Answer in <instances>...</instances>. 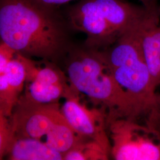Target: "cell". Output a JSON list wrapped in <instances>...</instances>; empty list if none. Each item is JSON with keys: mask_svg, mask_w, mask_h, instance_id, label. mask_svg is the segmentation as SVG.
<instances>
[{"mask_svg": "<svg viewBox=\"0 0 160 160\" xmlns=\"http://www.w3.org/2000/svg\"><path fill=\"white\" fill-rule=\"evenodd\" d=\"M78 96L76 94L65 98L61 108L64 116L80 137L96 141L111 151L106 129L108 114L98 109L87 108L80 103Z\"/></svg>", "mask_w": 160, "mask_h": 160, "instance_id": "8", "label": "cell"}, {"mask_svg": "<svg viewBox=\"0 0 160 160\" xmlns=\"http://www.w3.org/2000/svg\"><path fill=\"white\" fill-rule=\"evenodd\" d=\"M112 29L120 37L130 30L151 20L160 19L159 12L122 0H95Z\"/></svg>", "mask_w": 160, "mask_h": 160, "instance_id": "9", "label": "cell"}, {"mask_svg": "<svg viewBox=\"0 0 160 160\" xmlns=\"http://www.w3.org/2000/svg\"><path fill=\"white\" fill-rule=\"evenodd\" d=\"M111 151L96 141L82 138L63 155L64 160H106Z\"/></svg>", "mask_w": 160, "mask_h": 160, "instance_id": "12", "label": "cell"}, {"mask_svg": "<svg viewBox=\"0 0 160 160\" xmlns=\"http://www.w3.org/2000/svg\"><path fill=\"white\" fill-rule=\"evenodd\" d=\"M4 156L11 160H62L63 155L39 140L12 135Z\"/></svg>", "mask_w": 160, "mask_h": 160, "instance_id": "10", "label": "cell"}, {"mask_svg": "<svg viewBox=\"0 0 160 160\" xmlns=\"http://www.w3.org/2000/svg\"><path fill=\"white\" fill-rule=\"evenodd\" d=\"M65 59L71 87L93 103L108 109V119L126 118L137 120L128 96L115 80L100 50L86 45L72 46Z\"/></svg>", "mask_w": 160, "mask_h": 160, "instance_id": "3", "label": "cell"}, {"mask_svg": "<svg viewBox=\"0 0 160 160\" xmlns=\"http://www.w3.org/2000/svg\"><path fill=\"white\" fill-rule=\"evenodd\" d=\"M56 6L38 0H0L1 42L26 57L58 63L73 46Z\"/></svg>", "mask_w": 160, "mask_h": 160, "instance_id": "1", "label": "cell"}, {"mask_svg": "<svg viewBox=\"0 0 160 160\" xmlns=\"http://www.w3.org/2000/svg\"><path fill=\"white\" fill-rule=\"evenodd\" d=\"M18 55L26 73L24 97L34 102L52 104L58 103L61 98L78 94L57 63L43 60L42 63L38 62L32 58Z\"/></svg>", "mask_w": 160, "mask_h": 160, "instance_id": "6", "label": "cell"}, {"mask_svg": "<svg viewBox=\"0 0 160 160\" xmlns=\"http://www.w3.org/2000/svg\"><path fill=\"white\" fill-rule=\"evenodd\" d=\"M143 56L156 89L160 85V25L145 29L142 37Z\"/></svg>", "mask_w": 160, "mask_h": 160, "instance_id": "11", "label": "cell"}, {"mask_svg": "<svg viewBox=\"0 0 160 160\" xmlns=\"http://www.w3.org/2000/svg\"><path fill=\"white\" fill-rule=\"evenodd\" d=\"M16 52L2 42L0 44V72L6 68V66L14 58Z\"/></svg>", "mask_w": 160, "mask_h": 160, "instance_id": "14", "label": "cell"}, {"mask_svg": "<svg viewBox=\"0 0 160 160\" xmlns=\"http://www.w3.org/2000/svg\"><path fill=\"white\" fill-rule=\"evenodd\" d=\"M12 130L9 118L0 114V158L4 157L12 137Z\"/></svg>", "mask_w": 160, "mask_h": 160, "instance_id": "13", "label": "cell"}, {"mask_svg": "<svg viewBox=\"0 0 160 160\" xmlns=\"http://www.w3.org/2000/svg\"><path fill=\"white\" fill-rule=\"evenodd\" d=\"M155 24L153 21L143 23L100 51L115 80L128 96L137 119L143 116L148 118L150 125L159 128L160 99L155 94L142 47L144 30Z\"/></svg>", "mask_w": 160, "mask_h": 160, "instance_id": "2", "label": "cell"}, {"mask_svg": "<svg viewBox=\"0 0 160 160\" xmlns=\"http://www.w3.org/2000/svg\"><path fill=\"white\" fill-rule=\"evenodd\" d=\"M159 12H160V8H159Z\"/></svg>", "mask_w": 160, "mask_h": 160, "instance_id": "17", "label": "cell"}, {"mask_svg": "<svg viewBox=\"0 0 160 160\" xmlns=\"http://www.w3.org/2000/svg\"><path fill=\"white\" fill-rule=\"evenodd\" d=\"M10 120L14 136L39 140L63 155L84 138L70 126L59 103H37L22 95Z\"/></svg>", "mask_w": 160, "mask_h": 160, "instance_id": "4", "label": "cell"}, {"mask_svg": "<svg viewBox=\"0 0 160 160\" xmlns=\"http://www.w3.org/2000/svg\"><path fill=\"white\" fill-rule=\"evenodd\" d=\"M69 25L87 36L85 45L103 50L119 38L112 29L95 0H81L67 14Z\"/></svg>", "mask_w": 160, "mask_h": 160, "instance_id": "7", "label": "cell"}, {"mask_svg": "<svg viewBox=\"0 0 160 160\" xmlns=\"http://www.w3.org/2000/svg\"><path fill=\"white\" fill-rule=\"evenodd\" d=\"M142 6L149 12H159L158 0H139Z\"/></svg>", "mask_w": 160, "mask_h": 160, "instance_id": "15", "label": "cell"}, {"mask_svg": "<svg viewBox=\"0 0 160 160\" xmlns=\"http://www.w3.org/2000/svg\"><path fill=\"white\" fill-rule=\"evenodd\" d=\"M42 3H43L46 5L52 6H57L61 5L62 4L67 3L72 0H38Z\"/></svg>", "mask_w": 160, "mask_h": 160, "instance_id": "16", "label": "cell"}, {"mask_svg": "<svg viewBox=\"0 0 160 160\" xmlns=\"http://www.w3.org/2000/svg\"><path fill=\"white\" fill-rule=\"evenodd\" d=\"M112 140L111 154L116 160H160V131L126 118L107 119Z\"/></svg>", "mask_w": 160, "mask_h": 160, "instance_id": "5", "label": "cell"}]
</instances>
